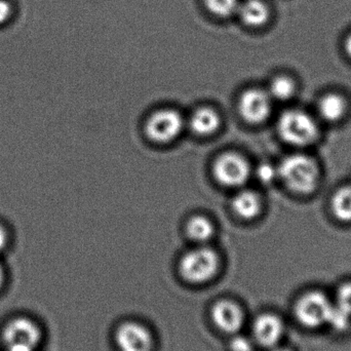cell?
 Returning a JSON list of instances; mask_svg holds the SVG:
<instances>
[{"instance_id":"27","label":"cell","mask_w":351,"mask_h":351,"mask_svg":"<svg viewBox=\"0 0 351 351\" xmlns=\"http://www.w3.org/2000/svg\"><path fill=\"white\" fill-rule=\"evenodd\" d=\"M4 282V270L3 267H2L1 264H0V289L3 286Z\"/></svg>"},{"instance_id":"28","label":"cell","mask_w":351,"mask_h":351,"mask_svg":"<svg viewBox=\"0 0 351 351\" xmlns=\"http://www.w3.org/2000/svg\"><path fill=\"white\" fill-rule=\"evenodd\" d=\"M274 351H291L290 350H288V348H276Z\"/></svg>"},{"instance_id":"4","label":"cell","mask_w":351,"mask_h":351,"mask_svg":"<svg viewBox=\"0 0 351 351\" xmlns=\"http://www.w3.org/2000/svg\"><path fill=\"white\" fill-rule=\"evenodd\" d=\"M2 341L6 351H36L41 341L40 329L28 317H16L4 327Z\"/></svg>"},{"instance_id":"1","label":"cell","mask_w":351,"mask_h":351,"mask_svg":"<svg viewBox=\"0 0 351 351\" xmlns=\"http://www.w3.org/2000/svg\"><path fill=\"white\" fill-rule=\"evenodd\" d=\"M278 180L297 195H311L319 188L322 170L313 156L306 154H289L278 166Z\"/></svg>"},{"instance_id":"14","label":"cell","mask_w":351,"mask_h":351,"mask_svg":"<svg viewBox=\"0 0 351 351\" xmlns=\"http://www.w3.org/2000/svg\"><path fill=\"white\" fill-rule=\"evenodd\" d=\"M263 208L261 196L251 189L241 190L232 199V210L243 220H253Z\"/></svg>"},{"instance_id":"16","label":"cell","mask_w":351,"mask_h":351,"mask_svg":"<svg viewBox=\"0 0 351 351\" xmlns=\"http://www.w3.org/2000/svg\"><path fill=\"white\" fill-rule=\"evenodd\" d=\"M332 215L341 223H351V184L341 186L330 200Z\"/></svg>"},{"instance_id":"8","label":"cell","mask_w":351,"mask_h":351,"mask_svg":"<svg viewBox=\"0 0 351 351\" xmlns=\"http://www.w3.org/2000/svg\"><path fill=\"white\" fill-rule=\"evenodd\" d=\"M269 93L262 88H249L241 95L239 110L241 117L251 125H260L269 119L272 111Z\"/></svg>"},{"instance_id":"7","label":"cell","mask_w":351,"mask_h":351,"mask_svg":"<svg viewBox=\"0 0 351 351\" xmlns=\"http://www.w3.org/2000/svg\"><path fill=\"white\" fill-rule=\"evenodd\" d=\"M332 304L321 292H309L301 297L295 307V315L301 325L317 328L327 324Z\"/></svg>"},{"instance_id":"21","label":"cell","mask_w":351,"mask_h":351,"mask_svg":"<svg viewBox=\"0 0 351 351\" xmlns=\"http://www.w3.org/2000/svg\"><path fill=\"white\" fill-rule=\"evenodd\" d=\"M256 176L258 180L264 185L274 183L276 180L278 179V166H274L269 162H263V164L258 166L256 170Z\"/></svg>"},{"instance_id":"17","label":"cell","mask_w":351,"mask_h":351,"mask_svg":"<svg viewBox=\"0 0 351 351\" xmlns=\"http://www.w3.org/2000/svg\"><path fill=\"white\" fill-rule=\"evenodd\" d=\"M297 90H298V84L294 78L286 74H280L272 78L267 92L269 93L272 100L286 102L294 98Z\"/></svg>"},{"instance_id":"15","label":"cell","mask_w":351,"mask_h":351,"mask_svg":"<svg viewBox=\"0 0 351 351\" xmlns=\"http://www.w3.org/2000/svg\"><path fill=\"white\" fill-rule=\"evenodd\" d=\"M189 125L196 135H212L220 128L221 117L215 109L200 107L190 117Z\"/></svg>"},{"instance_id":"10","label":"cell","mask_w":351,"mask_h":351,"mask_svg":"<svg viewBox=\"0 0 351 351\" xmlns=\"http://www.w3.org/2000/svg\"><path fill=\"white\" fill-rule=\"evenodd\" d=\"M210 319L219 331L229 335L239 333L245 323L241 306L230 300L215 303L210 308Z\"/></svg>"},{"instance_id":"2","label":"cell","mask_w":351,"mask_h":351,"mask_svg":"<svg viewBox=\"0 0 351 351\" xmlns=\"http://www.w3.org/2000/svg\"><path fill=\"white\" fill-rule=\"evenodd\" d=\"M280 139L296 148H306L315 145L321 138V128L317 119L300 108L285 110L276 123Z\"/></svg>"},{"instance_id":"26","label":"cell","mask_w":351,"mask_h":351,"mask_svg":"<svg viewBox=\"0 0 351 351\" xmlns=\"http://www.w3.org/2000/svg\"><path fill=\"white\" fill-rule=\"evenodd\" d=\"M344 47H346V53H348V57H350L351 59V34L348 37V38H346Z\"/></svg>"},{"instance_id":"18","label":"cell","mask_w":351,"mask_h":351,"mask_svg":"<svg viewBox=\"0 0 351 351\" xmlns=\"http://www.w3.org/2000/svg\"><path fill=\"white\" fill-rule=\"evenodd\" d=\"M186 232L194 241L204 243L212 239L215 233V226L210 219L202 215H196L188 220Z\"/></svg>"},{"instance_id":"12","label":"cell","mask_w":351,"mask_h":351,"mask_svg":"<svg viewBox=\"0 0 351 351\" xmlns=\"http://www.w3.org/2000/svg\"><path fill=\"white\" fill-rule=\"evenodd\" d=\"M348 100L341 93H326L317 101V112L327 123H339L348 114Z\"/></svg>"},{"instance_id":"11","label":"cell","mask_w":351,"mask_h":351,"mask_svg":"<svg viewBox=\"0 0 351 351\" xmlns=\"http://www.w3.org/2000/svg\"><path fill=\"white\" fill-rule=\"evenodd\" d=\"M284 325L282 319L272 313L259 315L253 324L254 339L264 348H274L282 339Z\"/></svg>"},{"instance_id":"19","label":"cell","mask_w":351,"mask_h":351,"mask_svg":"<svg viewBox=\"0 0 351 351\" xmlns=\"http://www.w3.org/2000/svg\"><path fill=\"white\" fill-rule=\"evenodd\" d=\"M206 10L217 18L226 19L237 14L241 0H202Z\"/></svg>"},{"instance_id":"3","label":"cell","mask_w":351,"mask_h":351,"mask_svg":"<svg viewBox=\"0 0 351 351\" xmlns=\"http://www.w3.org/2000/svg\"><path fill=\"white\" fill-rule=\"evenodd\" d=\"M220 258L210 247H198L184 254L179 272L184 280L193 285L206 284L216 276Z\"/></svg>"},{"instance_id":"9","label":"cell","mask_w":351,"mask_h":351,"mask_svg":"<svg viewBox=\"0 0 351 351\" xmlns=\"http://www.w3.org/2000/svg\"><path fill=\"white\" fill-rule=\"evenodd\" d=\"M115 343L119 351H152V332L138 322H125L115 332Z\"/></svg>"},{"instance_id":"22","label":"cell","mask_w":351,"mask_h":351,"mask_svg":"<svg viewBox=\"0 0 351 351\" xmlns=\"http://www.w3.org/2000/svg\"><path fill=\"white\" fill-rule=\"evenodd\" d=\"M337 305L351 315V282H346L338 291Z\"/></svg>"},{"instance_id":"23","label":"cell","mask_w":351,"mask_h":351,"mask_svg":"<svg viewBox=\"0 0 351 351\" xmlns=\"http://www.w3.org/2000/svg\"><path fill=\"white\" fill-rule=\"evenodd\" d=\"M231 351H253L254 344L250 338L239 334H234L229 344Z\"/></svg>"},{"instance_id":"24","label":"cell","mask_w":351,"mask_h":351,"mask_svg":"<svg viewBox=\"0 0 351 351\" xmlns=\"http://www.w3.org/2000/svg\"><path fill=\"white\" fill-rule=\"evenodd\" d=\"M12 4L8 0H0V24L5 23L12 16Z\"/></svg>"},{"instance_id":"13","label":"cell","mask_w":351,"mask_h":351,"mask_svg":"<svg viewBox=\"0 0 351 351\" xmlns=\"http://www.w3.org/2000/svg\"><path fill=\"white\" fill-rule=\"evenodd\" d=\"M237 14L245 26L260 28L269 21L270 10L263 0H245L239 3Z\"/></svg>"},{"instance_id":"25","label":"cell","mask_w":351,"mask_h":351,"mask_svg":"<svg viewBox=\"0 0 351 351\" xmlns=\"http://www.w3.org/2000/svg\"><path fill=\"white\" fill-rule=\"evenodd\" d=\"M8 243V233L6 229L0 224V252L6 247Z\"/></svg>"},{"instance_id":"29","label":"cell","mask_w":351,"mask_h":351,"mask_svg":"<svg viewBox=\"0 0 351 351\" xmlns=\"http://www.w3.org/2000/svg\"><path fill=\"white\" fill-rule=\"evenodd\" d=\"M351 184V183H350Z\"/></svg>"},{"instance_id":"6","label":"cell","mask_w":351,"mask_h":351,"mask_svg":"<svg viewBox=\"0 0 351 351\" xmlns=\"http://www.w3.org/2000/svg\"><path fill=\"white\" fill-rule=\"evenodd\" d=\"M184 119L174 109H160L150 115L145 125V133L152 141L169 143L177 139L183 131Z\"/></svg>"},{"instance_id":"20","label":"cell","mask_w":351,"mask_h":351,"mask_svg":"<svg viewBox=\"0 0 351 351\" xmlns=\"http://www.w3.org/2000/svg\"><path fill=\"white\" fill-rule=\"evenodd\" d=\"M350 313L340 308L338 305H335V306L332 305L327 324L331 325L337 331H343V330L348 329V325H350Z\"/></svg>"},{"instance_id":"5","label":"cell","mask_w":351,"mask_h":351,"mask_svg":"<svg viewBox=\"0 0 351 351\" xmlns=\"http://www.w3.org/2000/svg\"><path fill=\"white\" fill-rule=\"evenodd\" d=\"M213 173L222 185L239 188L247 183L252 175V169L245 156L237 152H226L217 158Z\"/></svg>"}]
</instances>
